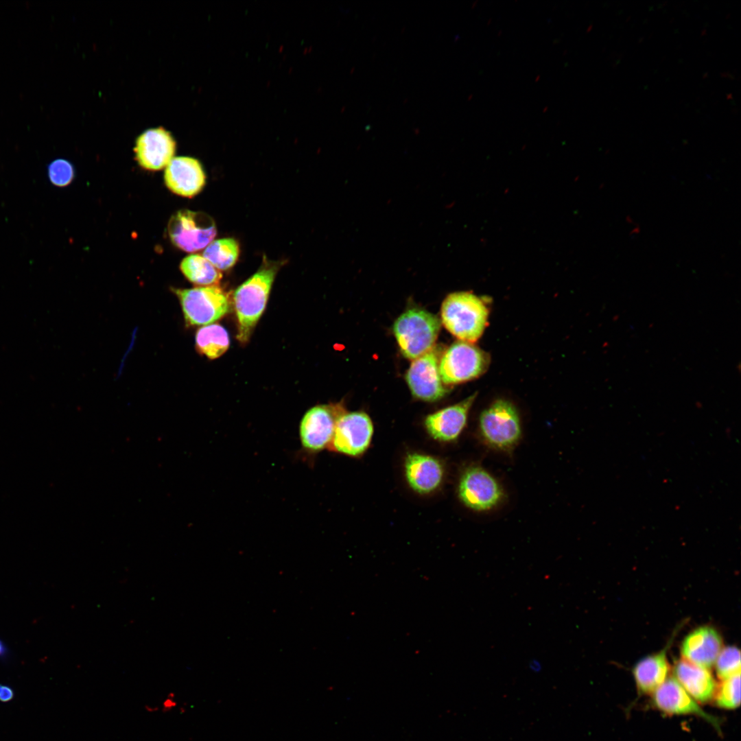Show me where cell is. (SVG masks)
<instances>
[{
    "mask_svg": "<svg viewBox=\"0 0 741 741\" xmlns=\"http://www.w3.org/2000/svg\"><path fill=\"white\" fill-rule=\"evenodd\" d=\"M279 262L266 261L259 270L240 285L233 294L237 318V340L246 342L265 309Z\"/></svg>",
    "mask_w": 741,
    "mask_h": 741,
    "instance_id": "6da1fadb",
    "label": "cell"
},
{
    "mask_svg": "<svg viewBox=\"0 0 741 741\" xmlns=\"http://www.w3.org/2000/svg\"><path fill=\"white\" fill-rule=\"evenodd\" d=\"M489 309L482 298L469 292L449 294L441 306V322L459 340L473 343L488 323Z\"/></svg>",
    "mask_w": 741,
    "mask_h": 741,
    "instance_id": "7a4b0ae2",
    "label": "cell"
},
{
    "mask_svg": "<svg viewBox=\"0 0 741 741\" xmlns=\"http://www.w3.org/2000/svg\"><path fill=\"white\" fill-rule=\"evenodd\" d=\"M441 322L434 314L410 308L395 322L393 331L403 355L414 360L434 348Z\"/></svg>",
    "mask_w": 741,
    "mask_h": 741,
    "instance_id": "3957f363",
    "label": "cell"
},
{
    "mask_svg": "<svg viewBox=\"0 0 741 741\" xmlns=\"http://www.w3.org/2000/svg\"><path fill=\"white\" fill-rule=\"evenodd\" d=\"M479 429L484 442L499 451H510L521 437V426L515 405L504 399L491 403L480 414Z\"/></svg>",
    "mask_w": 741,
    "mask_h": 741,
    "instance_id": "277c9868",
    "label": "cell"
},
{
    "mask_svg": "<svg viewBox=\"0 0 741 741\" xmlns=\"http://www.w3.org/2000/svg\"><path fill=\"white\" fill-rule=\"evenodd\" d=\"M489 354L471 342L459 340L453 343L439 360L442 382L458 384L482 375L489 368Z\"/></svg>",
    "mask_w": 741,
    "mask_h": 741,
    "instance_id": "5b68a950",
    "label": "cell"
},
{
    "mask_svg": "<svg viewBox=\"0 0 741 741\" xmlns=\"http://www.w3.org/2000/svg\"><path fill=\"white\" fill-rule=\"evenodd\" d=\"M180 303L186 324L207 325L220 319L230 310L228 296L217 286L173 290Z\"/></svg>",
    "mask_w": 741,
    "mask_h": 741,
    "instance_id": "8992f818",
    "label": "cell"
},
{
    "mask_svg": "<svg viewBox=\"0 0 741 741\" xmlns=\"http://www.w3.org/2000/svg\"><path fill=\"white\" fill-rule=\"evenodd\" d=\"M216 233L213 220L202 212L179 210L171 217L168 224V234L172 242L188 252L207 247Z\"/></svg>",
    "mask_w": 741,
    "mask_h": 741,
    "instance_id": "52a82bcc",
    "label": "cell"
},
{
    "mask_svg": "<svg viewBox=\"0 0 741 741\" xmlns=\"http://www.w3.org/2000/svg\"><path fill=\"white\" fill-rule=\"evenodd\" d=\"M344 412L340 404L318 405L308 410L299 425L302 452L312 456L328 449L337 420Z\"/></svg>",
    "mask_w": 741,
    "mask_h": 741,
    "instance_id": "ba28073f",
    "label": "cell"
},
{
    "mask_svg": "<svg viewBox=\"0 0 741 741\" xmlns=\"http://www.w3.org/2000/svg\"><path fill=\"white\" fill-rule=\"evenodd\" d=\"M458 496L469 508L479 512L497 506L504 497V491L497 480L480 466L467 468L458 484Z\"/></svg>",
    "mask_w": 741,
    "mask_h": 741,
    "instance_id": "9c48e42d",
    "label": "cell"
},
{
    "mask_svg": "<svg viewBox=\"0 0 741 741\" xmlns=\"http://www.w3.org/2000/svg\"><path fill=\"white\" fill-rule=\"evenodd\" d=\"M373 434V422L367 414L344 412L337 420L328 449L336 453L358 456L368 448Z\"/></svg>",
    "mask_w": 741,
    "mask_h": 741,
    "instance_id": "30bf717a",
    "label": "cell"
},
{
    "mask_svg": "<svg viewBox=\"0 0 741 741\" xmlns=\"http://www.w3.org/2000/svg\"><path fill=\"white\" fill-rule=\"evenodd\" d=\"M438 351L433 348L413 360L407 373L406 381L416 398L425 401H435L447 392L439 372Z\"/></svg>",
    "mask_w": 741,
    "mask_h": 741,
    "instance_id": "8fae6325",
    "label": "cell"
},
{
    "mask_svg": "<svg viewBox=\"0 0 741 741\" xmlns=\"http://www.w3.org/2000/svg\"><path fill=\"white\" fill-rule=\"evenodd\" d=\"M139 164L148 170H159L174 158L176 141L163 128H150L137 139L134 149Z\"/></svg>",
    "mask_w": 741,
    "mask_h": 741,
    "instance_id": "7c38bea8",
    "label": "cell"
},
{
    "mask_svg": "<svg viewBox=\"0 0 741 741\" xmlns=\"http://www.w3.org/2000/svg\"><path fill=\"white\" fill-rule=\"evenodd\" d=\"M652 696L654 706L664 714L696 716L718 728V720L705 711L674 677H668Z\"/></svg>",
    "mask_w": 741,
    "mask_h": 741,
    "instance_id": "4fadbf2b",
    "label": "cell"
},
{
    "mask_svg": "<svg viewBox=\"0 0 741 741\" xmlns=\"http://www.w3.org/2000/svg\"><path fill=\"white\" fill-rule=\"evenodd\" d=\"M165 183L173 193L193 197L204 187L206 181L204 172L200 163L189 156L174 157L166 166Z\"/></svg>",
    "mask_w": 741,
    "mask_h": 741,
    "instance_id": "5bb4252c",
    "label": "cell"
},
{
    "mask_svg": "<svg viewBox=\"0 0 741 741\" xmlns=\"http://www.w3.org/2000/svg\"><path fill=\"white\" fill-rule=\"evenodd\" d=\"M477 394H473L462 401L429 414L425 426L434 439L449 442L458 438L464 430L471 408Z\"/></svg>",
    "mask_w": 741,
    "mask_h": 741,
    "instance_id": "9a60e30c",
    "label": "cell"
},
{
    "mask_svg": "<svg viewBox=\"0 0 741 741\" xmlns=\"http://www.w3.org/2000/svg\"><path fill=\"white\" fill-rule=\"evenodd\" d=\"M722 647V638L711 626H701L690 632L681 644L683 659L706 668L714 665Z\"/></svg>",
    "mask_w": 741,
    "mask_h": 741,
    "instance_id": "2e32d148",
    "label": "cell"
},
{
    "mask_svg": "<svg viewBox=\"0 0 741 741\" xmlns=\"http://www.w3.org/2000/svg\"><path fill=\"white\" fill-rule=\"evenodd\" d=\"M404 467L408 484L418 493H431L442 483L443 467L433 456L418 453L410 454L405 458Z\"/></svg>",
    "mask_w": 741,
    "mask_h": 741,
    "instance_id": "e0dca14e",
    "label": "cell"
},
{
    "mask_svg": "<svg viewBox=\"0 0 741 741\" xmlns=\"http://www.w3.org/2000/svg\"><path fill=\"white\" fill-rule=\"evenodd\" d=\"M673 672L674 678L698 703L713 700L718 684L708 668L682 659L674 663Z\"/></svg>",
    "mask_w": 741,
    "mask_h": 741,
    "instance_id": "ac0fdd59",
    "label": "cell"
},
{
    "mask_svg": "<svg viewBox=\"0 0 741 741\" xmlns=\"http://www.w3.org/2000/svg\"><path fill=\"white\" fill-rule=\"evenodd\" d=\"M670 664L666 650L643 657L632 673L638 692L652 694L668 677Z\"/></svg>",
    "mask_w": 741,
    "mask_h": 741,
    "instance_id": "d6986e66",
    "label": "cell"
},
{
    "mask_svg": "<svg viewBox=\"0 0 741 741\" xmlns=\"http://www.w3.org/2000/svg\"><path fill=\"white\" fill-rule=\"evenodd\" d=\"M230 344L227 331L218 324H210L200 328L196 334L197 351L210 359L221 356Z\"/></svg>",
    "mask_w": 741,
    "mask_h": 741,
    "instance_id": "ffe728a7",
    "label": "cell"
},
{
    "mask_svg": "<svg viewBox=\"0 0 741 741\" xmlns=\"http://www.w3.org/2000/svg\"><path fill=\"white\" fill-rule=\"evenodd\" d=\"M180 268L189 281L198 285L212 286L218 283L222 278L220 270L198 254L184 258Z\"/></svg>",
    "mask_w": 741,
    "mask_h": 741,
    "instance_id": "44dd1931",
    "label": "cell"
},
{
    "mask_svg": "<svg viewBox=\"0 0 741 741\" xmlns=\"http://www.w3.org/2000/svg\"><path fill=\"white\" fill-rule=\"evenodd\" d=\"M239 254L237 242L233 238L212 241L204 249L202 256L217 270H225L237 261Z\"/></svg>",
    "mask_w": 741,
    "mask_h": 741,
    "instance_id": "7402d4cb",
    "label": "cell"
},
{
    "mask_svg": "<svg viewBox=\"0 0 741 741\" xmlns=\"http://www.w3.org/2000/svg\"><path fill=\"white\" fill-rule=\"evenodd\" d=\"M713 700L717 707L725 709H735L740 704V673L722 679Z\"/></svg>",
    "mask_w": 741,
    "mask_h": 741,
    "instance_id": "603a6c76",
    "label": "cell"
},
{
    "mask_svg": "<svg viewBox=\"0 0 741 741\" xmlns=\"http://www.w3.org/2000/svg\"><path fill=\"white\" fill-rule=\"evenodd\" d=\"M717 676L721 680L740 673V652L734 646L721 649L715 661Z\"/></svg>",
    "mask_w": 741,
    "mask_h": 741,
    "instance_id": "cb8c5ba5",
    "label": "cell"
},
{
    "mask_svg": "<svg viewBox=\"0 0 741 741\" xmlns=\"http://www.w3.org/2000/svg\"><path fill=\"white\" fill-rule=\"evenodd\" d=\"M49 181L55 186L63 187L69 185L74 178V168L67 160L58 158L47 167Z\"/></svg>",
    "mask_w": 741,
    "mask_h": 741,
    "instance_id": "d4e9b609",
    "label": "cell"
},
{
    "mask_svg": "<svg viewBox=\"0 0 741 741\" xmlns=\"http://www.w3.org/2000/svg\"><path fill=\"white\" fill-rule=\"evenodd\" d=\"M14 697V691L12 689L5 685L0 684V701L1 702H8Z\"/></svg>",
    "mask_w": 741,
    "mask_h": 741,
    "instance_id": "484cf974",
    "label": "cell"
},
{
    "mask_svg": "<svg viewBox=\"0 0 741 741\" xmlns=\"http://www.w3.org/2000/svg\"><path fill=\"white\" fill-rule=\"evenodd\" d=\"M171 694H170L169 696H168L163 703V711L164 712L169 711L176 707V701L174 700V696H172Z\"/></svg>",
    "mask_w": 741,
    "mask_h": 741,
    "instance_id": "4316f807",
    "label": "cell"
},
{
    "mask_svg": "<svg viewBox=\"0 0 741 741\" xmlns=\"http://www.w3.org/2000/svg\"><path fill=\"white\" fill-rule=\"evenodd\" d=\"M5 646L3 642L0 639V656L5 653Z\"/></svg>",
    "mask_w": 741,
    "mask_h": 741,
    "instance_id": "83f0119b",
    "label": "cell"
}]
</instances>
